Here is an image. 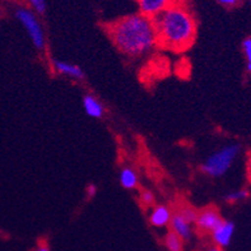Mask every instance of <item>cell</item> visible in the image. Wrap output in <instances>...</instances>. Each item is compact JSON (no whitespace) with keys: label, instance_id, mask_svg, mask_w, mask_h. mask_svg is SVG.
<instances>
[{"label":"cell","instance_id":"obj_9","mask_svg":"<svg viewBox=\"0 0 251 251\" xmlns=\"http://www.w3.org/2000/svg\"><path fill=\"white\" fill-rule=\"evenodd\" d=\"M170 231H172L174 233L180 237L182 241H190L193 239V235H194V225L190 223L189 221H186L185 218H182L181 216L176 212H174L171 218V222H170Z\"/></svg>","mask_w":251,"mask_h":251},{"label":"cell","instance_id":"obj_22","mask_svg":"<svg viewBox=\"0 0 251 251\" xmlns=\"http://www.w3.org/2000/svg\"><path fill=\"white\" fill-rule=\"evenodd\" d=\"M248 178H249V182L251 184V154L249 156V159H248Z\"/></svg>","mask_w":251,"mask_h":251},{"label":"cell","instance_id":"obj_21","mask_svg":"<svg viewBox=\"0 0 251 251\" xmlns=\"http://www.w3.org/2000/svg\"><path fill=\"white\" fill-rule=\"evenodd\" d=\"M33 251H50V248L46 244H40Z\"/></svg>","mask_w":251,"mask_h":251},{"label":"cell","instance_id":"obj_10","mask_svg":"<svg viewBox=\"0 0 251 251\" xmlns=\"http://www.w3.org/2000/svg\"><path fill=\"white\" fill-rule=\"evenodd\" d=\"M51 67H52V69H54L57 74H60V75L63 76H67V78H70V79H84V72H83L82 68L78 67L76 64L64 60H57L56 59V60L51 61Z\"/></svg>","mask_w":251,"mask_h":251},{"label":"cell","instance_id":"obj_15","mask_svg":"<svg viewBox=\"0 0 251 251\" xmlns=\"http://www.w3.org/2000/svg\"><path fill=\"white\" fill-rule=\"evenodd\" d=\"M249 197H250V191H249L248 189H237V190L229 191L228 194H226L225 199H226V201H228V203L235 204L246 201Z\"/></svg>","mask_w":251,"mask_h":251},{"label":"cell","instance_id":"obj_4","mask_svg":"<svg viewBox=\"0 0 251 251\" xmlns=\"http://www.w3.org/2000/svg\"><path fill=\"white\" fill-rule=\"evenodd\" d=\"M16 17L23 25V28L28 33L33 46L40 51L45 50L46 49V36H45L44 28H42L35 12H32L27 8H19L16 12Z\"/></svg>","mask_w":251,"mask_h":251},{"label":"cell","instance_id":"obj_16","mask_svg":"<svg viewBox=\"0 0 251 251\" xmlns=\"http://www.w3.org/2000/svg\"><path fill=\"white\" fill-rule=\"evenodd\" d=\"M139 201L146 208H152L153 205H156V198H154V194L152 191L150 190H143L140 193Z\"/></svg>","mask_w":251,"mask_h":251},{"label":"cell","instance_id":"obj_12","mask_svg":"<svg viewBox=\"0 0 251 251\" xmlns=\"http://www.w3.org/2000/svg\"><path fill=\"white\" fill-rule=\"evenodd\" d=\"M119 181H120L121 186L126 190H134L138 188L139 185V176L138 172L130 167V166H125L123 167L119 174Z\"/></svg>","mask_w":251,"mask_h":251},{"label":"cell","instance_id":"obj_24","mask_svg":"<svg viewBox=\"0 0 251 251\" xmlns=\"http://www.w3.org/2000/svg\"><path fill=\"white\" fill-rule=\"evenodd\" d=\"M249 3H250V4H251V0H249Z\"/></svg>","mask_w":251,"mask_h":251},{"label":"cell","instance_id":"obj_18","mask_svg":"<svg viewBox=\"0 0 251 251\" xmlns=\"http://www.w3.org/2000/svg\"><path fill=\"white\" fill-rule=\"evenodd\" d=\"M28 3L35 13L44 14L46 12V0H28Z\"/></svg>","mask_w":251,"mask_h":251},{"label":"cell","instance_id":"obj_20","mask_svg":"<svg viewBox=\"0 0 251 251\" xmlns=\"http://www.w3.org/2000/svg\"><path fill=\"white\" fill-rule=\"evenodd\" d=\"M218 3L222 4L223 6H227V8H232L239 4V0H217Z\"/></svg>","mask_w":251,"mask_h":251},{"label":"cell","instance_id":"obj_5","mask_svg":"<svg viewBox=\"0 0 251 251\" xmlns=\"http://www.w3.org/2000/svg\"><path fill=\"white\" fill-rule=\"evenodd\" d=\"M222 221L223 218L221 216L220 210L213 207V205H210V207H205L198 212L194 227L198 232L204 233V235L209 233L210 235L217 227L220 226Z\"/></svg>","mask_w":251,"mask_h":251},{"label":"cell","instance_id":"obj_23","mask_svg":"<svg viewBox=\"0 0 251 251\" xmlns=\"http://www.w3.org/2000/svg\"><path fill=\"white\" fill-rule=\"evenodd\" d=\"M207 251H222V249L217 248V246H212V248H209V249H208Z\"/></svg>","mask_w":251,"mask_h":251},{"label":"cell","instance_id":"obj_6","mask_svg":"<svg viewBox=\"0 0 251 251\" xmlns=\"http://www.w3.org/2000/svg\"><path fill=\"white\" fill-rule=\"evenodd\" d=\"M233 235H235V225L231 221L223 220L220 226L210 233V237H212L214 246L223 249L231 244Z\"/></svg>","mask_w":251,"mask_h":251},{"label":"cell","instance_id":"obj_8","mask_svg":"<svg viewBox=\"0 0 251 251\" xmlns=\"http://www.w3.org/2000/svg\"><path fill=\"white\" fill-rule=\"evenodd\" d=\"M137 3L140 14L154 19L175 3V0H137Z\"/></svg>","mask_w":251,"mask_h":251},{"label":"cell","instance_id":"obj_1","mask_svg":"<svg viewBox=\"0 0 251 251\" xmlns=\"http://www.w3.org/2000/svg\"><path fill=\"white\" fill-rule=\"evenodd\" d=\"M107 33L115 48L131 59L147 56L158 48L154 21L140 13L116 19L107 25Z\"/></svg>","mask_w":251,"mask_h":251},{"label":"cell","instance_id":"obj_3","mask_svg":"<svg viewBox=\"0 0 251 251\" xmlns=\"http://www.w3.org/2000/svg\"><path fill=\"white\" fill-rule=\"evenodd\" d=\"M240 153L239 144H228L221 148L220 151L210 154L203 165L201 166V172L210 177H221L231 169L235 159Z\"/></svg>","mask_w":251,"mask_h":251},{"label":"cell","instance_id":"obj_2","mask_svg":"<svg viewBox=\"0 0 251 251\" xmlns=\"http://www.w3.org/2000/svg\"><path fill=\"white\" fill-rule=\"evenodd\" d=\"M156 25L158 48L172 52H185L197 38V21L185 5L174 3L153 19Z\"/></svg>","mask_w":251,"mask_h":251},{"label":"cell","instance_id":"obj_11","mask_svg":"<svg viewBox=\"0 0 251 251\" xmlns=\"http://www.w3.org/2000/svg\"><path fill=\"white\" fill-rule=\"evenodd\" d=\"M83 108H84L86 114L93 119H101L105 114L103 105L93 95H86L83 97Z\"/></svg>","mask_w":251,"mask_h":251},{"label":"cell","instance_id":"obj_14","mask_svg":"<svg viewBox=\"0 0 251 251\" xmlns=\"http://www.w3.org/2000/svg\"><path fill=\"white\" fill-rule=\"evenodd\" d=\"M165 246L169 251H182L184 250V241L176 233L169 231L165 236Z\"/></svg>","mask_w":251,"mask_h":251},{"label":"cell","instance_id":"obj_13","mask_svg":"<svg viewBox=\"0 0 251 251\" xmlns=\"http://www.w3.org/2000/svg\"><path fill=\"white\" fill-rule=\"evenodd\" d=\"M174 212L178 213L182 218H185L186 221H189L190 223L195 225V221H197V217H198V212L199 210L197 208H194L193 205L190 204H178L177 208H176Z\"/></svg>","mask_w":251,"mask_h":251},{"label":"cell","instance_id":"obj_19","mask_svg":"<svg viewBox=\"0 0 251 251\" xmlns=\"http://www.w3.org/2000/svg\"><path fill=\"white\" fill-rule=\"evenodd\" d=\"M86 194L89 199L93 197H96V194H97V186H96L95 184H89L88 186L86 188Z\"/></svg>","mask_w":251,"mask_h":251},{"label":"cell","instance_id":"obj_7","mask_svg":"<svg viewBox=\"0 0 251 251\" xmlns=\"http://www.w3.org/2000/svg\"><path fill=\"white\" fill-rule=\"evenodd\" d=\"M174 210L165 204H156L152 208H150L148 213V221L153 227L156 228H165L170 226Z\"/></svg>","mask_w":251,"mask_h":251},{"label":"cell","instance_id":"obj_17","mask_svg":"<svg viewBox=\"0 0 251 251\" xmlns=\"http://www.w3.org/2000/svg\"><path fill=\"white\" fill-rule=\"evenodd\" d=\"M242 52L245 56L246 70L248 73L251 74V37H248L242 42Z\"/></svg>","mask_w":251,"mask_h":251}]
</instances>
